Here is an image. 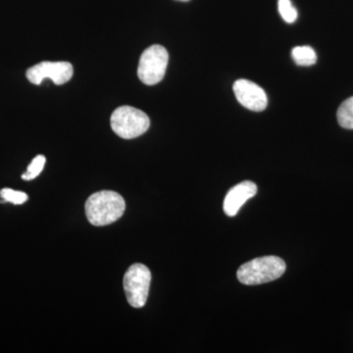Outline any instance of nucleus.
Returning <instances> with one entry per match:
<instances>
[{
    "instance_id": "nucleus-1",
    "label": "nucleus",
    "mask_w": 353,
    "mask_h": 353,
    "mask_svg": "<svg viewBox=\"0 0 353 353\" xmlns=\"http://www.w3.org/2000/svg\"><path fill=\"white\" fill-rule=\"evenodd\" d=\"M126 202L113 190L95 192L85 201V211L88 222L97 227L108 226L124 214Z\"/></svg>"
},
{
    "instance_id": "nucleus-2",
    "label": "nucleus",
    "mask_w": 353,
    "mask_h": 353,
    "mask_svg": "<svg viewBox=\"0 0 353 353\" xmlns=\"http://www.w3.org/2000/svg\"><path fill=\"white\" fill-rule=\"evenodd\" d=\"M287 269L284 260L278 256L259 257L241 265L239 268V281L241 284L255 285L277 280Z\"/></svg>"
},
{
    "instance_id": "nucleus-3",
    "label": "nucleus",
    "mask_w": 353,
    "mask_h": 353,
    "mask_svg": "<svg viewBox=\"0 0 353 353\" xmlns=\"http://www.w3.org/2000/svg\"><path fill=\"white\" fill-rule=\"evenodd\" d=\"M111 128L120 138L132 139L145 134L150 126L148 116L132 106H121L111 116Z\"/></svg>"
},
{
    "instance_id": "nucleus-4",
    "label": "nucleus",
    "mask_w": 353,
    "mask_h": 353,
    "mask_svg": "<svg viewBox=\"0 0 353 353\" xmlns=\"http://www.w3.org/2000/svg\"><path fill=\"white\" fill-rule=\"evenodd\" d=\"M152 273L145 265L136 263L128 269L123 279V287L128 303L134 308H143L148 301Z\"/></svg>"
},
{
    "instance_id": "nucleus-5",
    "label": "nucleus",
    "mask_w": 353,
    "mask_h": 353,
    "mask_svg": "<svg viewBox=\"0 0 353 353\" xmlns=\"http://www.w3.org/2000/svg\"><path fill=\"white\" fill-rule=\"evenodd\" d=\"M169 54L163 46H154L146 48L139 58L138 76L139 80L148 85L161 82L166 73Z\"/></svg>"
},
{
    "instance_id": "nucleus-6",
    "label": "nucleus",
    "mask_w": 353,
    "mask_h": 353,
    "mask_svg": "<svg viewBox=\"0 0 353 353\" xmlns=\"http://www.w3.org/2000/svg\"><path fill=\"white\" fill-rule=\"evenodd\" d=\"M73 73V66L69 62L43 61L28 69L26 76L34 85H41L48 78L55 85H61L71 80Z\"/></svg>"
},
{
    "instance_id": "nucleus-7",
    "label": "nucleus",
    "mask_w": 353,
    "mask_h": 353,
    "mask_svg": "<svg viewBox=\"0 0 353 353\" xmlns=\"http://www.w3.org/2000/svg\"><path fill=\"white\" fill-rule=\"evenodd\" d=\"M234 92L236 99L243 108L250 109L252 111H263L267 108L268 99L263 88H260L256 83L252 81L241 80L236 81L234 83Z\"/></svg>"
},
{
    "instance_id": "nucleus-8",
    "label": "nucleus",
    "mask_w": 353,
    "mask_h": 353,
    "mask_svg": "<svg viewBox=\"0 0 353 353\" xmlns=\"http://www.w3.org/2000/svg\"><path fill=\"white\" fill-rule=\"evenodd\" d=\"M256 192L257 185L250 181H245V182L234 185L228 192L227 196L225 197L224 204H223L225 214L230 217H234L238 214L241 206L248 199H252Z\"/></svg>"
},
{
    "instance_id": "nucleus-9",
    "label": "nucleus",
    "mask_w": 353,
    "mask_h": 353,
    "mask_svg": "<svg viewBox=\"0 0 353 353\" xmlns=\"http://www.w3.org/2000/svg\"><path fill=\"white\" fill-rule=\"evenodd\" d=\"M292 57L294 61L299 66H311L317 61V55L311 46H296L292 48Z\"/></svg>"
},
{
    "instance_id": "nucleus-10",
    "label": "nucleus",
    "mask_w": 353,
    "mask_h": 353,
    "mask_svg": "<svg viewBox=\"0 0 353 353\" xmlns=\"http://www.w3.org/2000/svg\"><path fill=\"white\" fill-rule=\"evenodd\" d=\"M339 124L347 130H353V97L343 101L336 113Z\"/></svg>"
},
{
    "instance_id": "nucleus-11",
    "label": "nucleus",
    "mask_w": 353,
    "mask_h": 353,
    "mask_svg": "<svg viewBox=\"0 0 353 353\" xmlns=\"http://www.w3.org/2000/svg\"><path fill=\"white\" fill-rule=\"evenodd\" d=\"M46 162V158L43 155H38L34 157L31 164L28 166L27 172L23 174V180L32 181L36 179L43 172Z\"/></svg>"
},
{
    "instance_id": "nucleus-12",
    "label": "nucleus",
    "mask_w": 353,
    "mask_h": 353,
    "mask_svg": "<svg viewBox=\"0 0 353 353\" xmlns=\"http://www.w3.org/2000/svg\"><path fill=\"white\" fill-rule=\"evenodd\" d=\"M279 12L282 16L283 19L285 22L292 24V23L296 22L297 19V11L292 6L290 0H279L278 1Z\"/></svg>"
},
{
    "instance_id": "nucleus-13",
    "label": "nucleus",
    "mask_w": 353,
    "mask_h": 353,
    "mask_svg": "<svg viewBox=\"0 0 353 353\" xmlns=\"http://www.w3.org/2000/svg\"><path fill=\"white\" fill-rule=\"evenodd\" d=\"M0 197L6 202L20 205L25 203L28 201V194L25 192H19V190H14L11 189H3L0 190Z\"/></svg>"
},
{
    "instance_id": "nucleus-14",
    "label": "nucleus",
    "mask_w": 353,
    "mask_h": 353,
    "mask_svg": "<svg viewBox=\"0 0 353 353\" xmlns=\"http://www.w3.org/2000/svg\"><path fill=\"white\" fill-rule=\"evenodd\" d=\"M178 1L187 2V1H190V0H178Z\"/></svg>"
}]
</instances>
